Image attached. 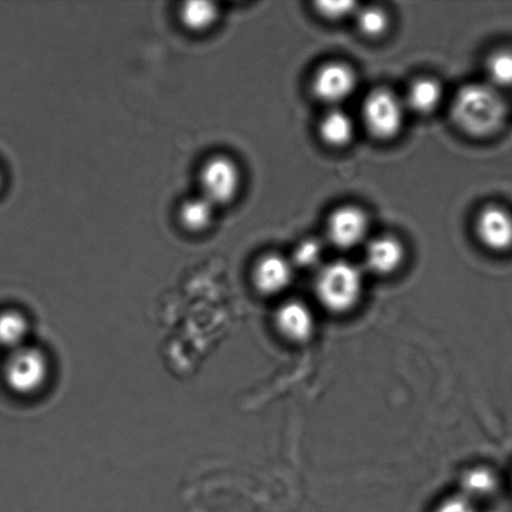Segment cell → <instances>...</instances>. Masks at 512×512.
Here are the masks:
<instances>
[{"label":"cell","instance_id":"13","mask_svg":"<svg viewBox=\"0 0 512 512\" xmlns=\"http://www.w3.org/2000/svg\"><path fill=\"white\" fill-rule=\"evenodd\" d=\"M499 488L498 476L485 466H475L466 470L460 480L461 493L473 500L489 498Z\"/></svg>","mask_w":512,"mask_h":512},{"label":"cell","instance_id":"14","mask_svg":"<svg viewBox=\"0 0 512 512\" xmlns=\"http://www.w3.org/2000/svg\"><path fill=\"white\" fill-rule=\"evenodd\" d=\"M354 129L353 119L348 114L343 110H331L321 120L319 133L324 143L330 147L340 148L351 142L355 133Z\"/></svg>","mask_w":512,"mask_h":512},{"label":"cell","instance_id":"3","mask_svg":"<svg viewBox=\"0 0 512 512\" xmlns=\"http://www.w3.org/2000/svg\"><path fill=\"white\" fill-rule=\"evenodd\" d=\"M3 378L10 391L19 396H33L43 391L50 378L48 356L34 346L10 351L3 368Z\"/></svg>","mask_w":512,"mask_h":512},{"label":"cell","instance_id":"17","mask_svg":"<svg viewBox=\"0 0 512 512\" xmlns=\"http://www.w3.org/2000/svg\"><path fill=\"white\" fill-rule=\"evenodd\" d=\"M218 18V9L214 3L188 2L180 10V19L183 24L194 32H203L215 23Z\"/></svg>","mask_w":512,"mask_h":512},{"label":"cell","instance_id":"6","mask_svg":"<svg viewBox=\"0 0 512 512\" xmlns=\"http://www.w3.org/2000/svg\"><path fill=\"white\" fill-rule=\"evenodd\" d=\"M275 326L279 333L291 343H308L313 339L316 331L314 311L304 301H285L276 310Z\"/></svg>","mask_w":512,"mask_h":512},{"label":"cell","instance_id":"11","mask_svg":"<svg viewBox=\"0 0 512 512\" xmlns=\"http://www.w3.org/2000/svg\"><path fill=\"white\" fill-rule=\"evenodd\" d=\"M405 250L398 240L390 237L374 239L365 250V265L380 276L394 274L403 264Z\"/></svg>","mask_w":512,"mask_h":512},{"label":"cell","instance_id":"9","mask_svg":"<svg viewBox=\"0 0 512 512\" xmlns=\"http://www.w3.org/2000/svg\"><path fill=\"white\" fill-rule=\"evenodd\" d=\"M294 276L293 261L276 254L263 256L254 266L253 283L263 295H278L289 288Z\"/></svg>","mask_w":512,"mask_h":512},{"label":"cell","instance_id":"8","mask_svg":"<svg viewBox=\"0 0 512 512\" xmlns=\"http://www.w3.org/2000/svg\"><path fill=\"white\" fill-rule=\"evenodd\" d=\"M368 233V218L354 207L336 209L328 222L330 243L339 249H353L364 242Z\"/></svg>","mask_w":512,"mask_h":512},{"label":"cell","instance_id":"15","mask_svg":"<svg viewBox=\"0 0 512 512\" xmlns=\"http://www.w3.org/2000/svg\"><path fill=\"white\" fill-rule=\"evenodd\" d=\"M443 99V89L433 79H420L411 85L408 98L409 108L418 114L433 113Z\"/></svg>","mask_w":512,"mask_h":512},{"label":"cell","instance_id":"5","mask_svg":"<svg viewBox=\"0 0 512 512\" xmlns=\"http://www.w3.org/2000/svg\"><path fill=\"white\" fill-rule=\"evenodd\" d=\"M200 187L202 197L215 207L232 202L240 188L238 165L223 155L209 159L200 173Z\"/></svg>","mask_w":512,"mask_h":512},{"label":"cell","instance_id":"12","mask_svg":"<svg viewBox=\"0 0 512 512\" xmlns=\"http://www.w3.org/2000/svg\"><path fill=\"white\" fill-rule=\"evenodd\" d=\"M29 321L19 310L0 311V346L14 351L27 345Z\"/></svg>","mask_w":512,"mask_h":512},{"label":"cell","instance_id":"19","mask_svg":"<svg viewBox=\"0 0 512 512\" xmlns=\"http://www.w3.org/2000/svg\"><path fill=\"white\" fill-rule=\"evenodd\" d=\"M359 29L368 37H380L389 27V18L381 9L368 8L361 10L358 17Z\"/></svg>","mask_w":512,"mask_h":512},{"label":"cell","instance_id":"10","mask_svg":"<svg viewBox=\"0 0 512 512\" xmlns=\"http://www.w3.org/2000/svg\"><path fill=\"white\" fill-rule=\"evenodd\" d=\"M476 234L481 243L493 252L512 248V215L500 207H489L476 220Z\"/></svg>","mask_w":512,"mask_h":512},{"label":"cell","instance_id":"21","mask_svg":"<svg viewBox=\"0 0 512 512\" xmlns=\"http://www.w3.org/2000/svg\"><path fill=\"white\" fill-rule=\"evenodd\" d=\"M356 4L354 2H319L316 3V9L328 19H343L354 12Z\"/></svg>","mask_w":512,"mask_h":512},{"label":"cell","instance_id":"22","mask_svg":"<svg viewBox=\"0 0 512 512\" xmlns=\"http://www.w3.org/2000/svg\"><path fill=\"white\" fill-rule=\"evenodd\" d=\"M435 512H478L473 500L463 494L450 496L440 503Z\"/></svg>","mask_w":512,"mask_h":512},{"label":"cell","instance_id":"7","mask_svg":"<svg viewBox=\"0 0 512 512\" xmlns=\"http://www.w3.org/2000/svg\"><path fill=\"white\" fill-rule=\"evenodd\" d=\"M356 77L348 65L333 63L325 65L315 74L313 92L321 102L339 104L355 92Z\"/></svg>","mask_w":512,"mask_h":512},{"label":"cell","instance_id":"2","mask_svg":"<svg viewBox=\"0 0 512 512\" xmlns=\"http://www.w3.org/2000/svg\"><path fill=\"white\" fill-rule=\"evenodd\" d=\"M315 293L319 303L330 313H349L363 298V271L344 260L325 265L316 278Z\"/></svg>","mask_w":512,"mask_h":512},{"label":"cell","instance_id":"23","mask_svg":"<svg viewBox=\"0 0 512 512\" xmlns=\"http://www.w3.org/2000/svg\"><path fill=\"white\" fill-rule=\"evenodd\" d=\"M3 187V173L2 170H0V189Z\"/></svg>","mask_w":512,"mask_h":512},{"label":"cell","instance_id":"16","mask_svg":"<svg viewBox=\"0 0 512 512\" xmlns=\"http://www.w3.org/2000/svg\"><path fill=\"white\" fill-rule=\"evenodd\" d=\"M215 205L200 195L198 198L187 200L180 208V222L190 232H203L212 224Z\"/></svg>","mask_w":512,"mask_h":512},{"label":"cell","instance_id":"4","mask_svg":"<svg viewBox=\"0 0 512 512\" xmlns=\"http://www.w3.org/2000/svg\"><path fill=\"white\" fill-rule=\"evenodd\" d=\"M363 119L366 129L373 137L381 140L393 139L403 128L404 107L390 90L376 89L365 99Z\"/></svg>","mask_w":512,"mask_h":512},{"label":"cell","instance_id":"1","mask_svg":"<svg viewBox=\"0 0 512 512\" xmlns=\"http://www.w3.org/2000/svg\"><path fill=\"white\" fill-rule=\"evenodd\" d=\"M508 107L498 89L470 84L459 90L451 108L456 125L473 137H489L503 127Z\"/></svg>","mask_w":512,"mask_h":512},{"label":"cell","instance_id":"18","mask_svg":"<svg viewBox=\"0 0 512 512\" xmlns=\"http://www.w3.org/2000/svg\"><path fill=\"white\" fill-rule=\"evenodd\" d=\"M486 70L494 88L512 87V52H498L491 55Z\"/></svg>","mask_w":512,"mask_h":512},{"label":"cell","instance_id":"20","mask_svg":"<svg viewBox=\"0 0 512 512\" xmlns=\"http://www.w3.org/2000/svg\"><path fill=\"white\" fill-rule=\"evenodd\" d=\"M323 259V248L321 244L314 239L304 240L295 249L293 265H298L300 268L310 269L320 263Z\"/></svg>","mask_w":512,"mask_h":512}]
</instances>
